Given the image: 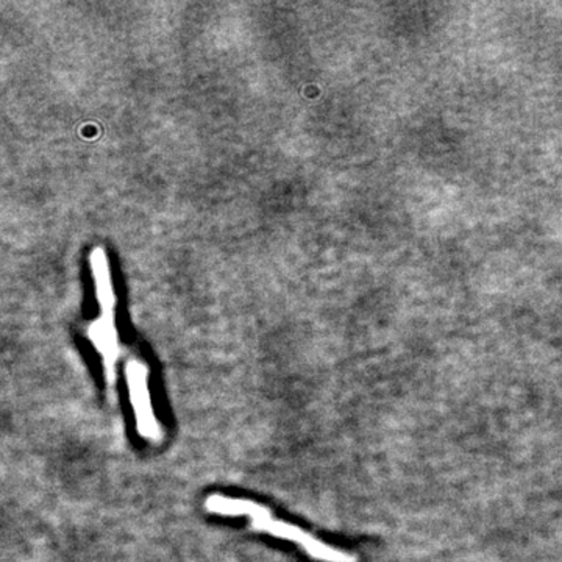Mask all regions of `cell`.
Instances as JSON below:
<instances>
[{
    "instance_id": "6da1fadb",
    "label": "cell",
    "mask_w": 562,
    "mask_h": 562,
    "mask_svg": "<svg viewBox=\"0 0 562 562\" xmlns=\"http://www.w3.org/2000/svg\"><path fill=\"white\" fill-rule=\"evenodd\" d=\"M205 510L211 514L223 515V517H246L251 528L255 532L266 533L273 538L293 542L301 547L313 560L320 562H358L356 554L322 542L311 533L305 532L304 528L295 527L290 522L273 517L269 508L254 502V500L211 493L205 500Z\"/></svg>"
},
{
    "instance_id": "7a4b0ae2",
    "label": "cell",
    "mask_w": 562,
    "mask_h": 562,
    "mask_svg": "<svg viewBox=\"0 0 562 562\" xmlns=\"http://www.w3.org/2000/svg\"><path fill=\"white\" fill-rule=\"evenodd\" d=\"M129 398L135 414L136 430L150 444L163 441V430L155 414L149 389V369L140 359L132 358L125 367Z\"/></svg>"
},
{
    "instance_id": "3957f363",
    "label": "cell",
    "mask_w": 562,
    "mask_h": 562,
    "mask_svg": "<svg viewBox=\"0 0 562 562\" xmlns=\"http://www.w3.org/2000/svg\"><path fill=\"white\" fill-rule=\"evenodd\" d=\"M88 337L91 340L94 347L102 355L103 372H106V380L108 384V392L110 399L117 398V364L119 356H121V347H119V338L117 326H114L113 309L111 311H103L102 317L88 328Z\"/></svg>"
},
{
    "instance_id": "277c9868",
    "label": "cell",
    "mask_w": 562,
    "mask_h": 562,
    "mask_svg": "<svg viewBox=\"0 0 562 562\" xmlns=\"http://www.w3.org/2000/svg\"><path fill=\"white\" fill-rule=\"evenodd\" d=\"M93 269L94 277L97 283V297L103 311H111L114 306L113 288L110 284V276H108L107 259L103 257V252L97 248L93 254Z\"/></svg>"
}]
</instances>
